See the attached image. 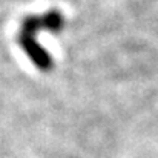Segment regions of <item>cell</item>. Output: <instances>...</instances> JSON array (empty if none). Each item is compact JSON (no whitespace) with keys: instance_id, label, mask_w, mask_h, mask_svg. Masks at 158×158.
<instances>
[{"instance_id":"1","label":"cell","mask_w":158,"mask_h":158,"mask_svg":"<svg viewBox=\"0 0 158 158\" xmlns=\"http://www.w3.org/2000/svg\"><path fill=\"white\" fill-rule=\"evenodd\" d=\"M19 42L20 45L23 46V49L29 54V57L32 58V61L43 71H48L52 64L51 61V57L49 54L46 52L43 48L39 46V43L34 40V34H28V32H20V37H19Z\"/></svg>"},{"instance_id":"2","label":"cell","mask_w":158,"mask_h":158,"mask_svg":"<svg viewBox=\"0 0 158 158\" xmlns=\"http://www.w3.org/2000/svg\"><path fill=\"white\" fill-rule=\"evenodd\" d=\"M42 19H43V26L51 29V31H60L61 26H63V17L57 11H49Z\"/></svg>"}]
</instances>
